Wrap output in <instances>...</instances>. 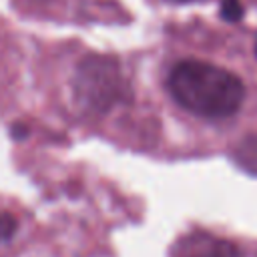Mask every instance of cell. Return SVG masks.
<instances>
[{"instance_id": "obj_1", "label": "cell", "mask_w": 257, "mask_h": 257, "mask_svg": "<svg viewBox=\"0 0 257 257\" xmlns=\"http://www.w3.org/2000/svg\"><path fill=\"white\" fill-rule=\"evenodd\" d=\"M167 86L183 108L205 118H227L245 100V84L237 74L203 60L179 62Z\"/></svg>"}, {"instance_id": "obj_2", "label": "cell", "mask_w": 257, "mask_h": 257, "mask_svg": "<svg viewBox=\"0 0 257 257\" xmlns=\"http://www.w3.org/2000/svg\"><path fill=\"white\" fill-rule=\"evenodd\" d=\"M72 92L84 112L104 114L126 98L128 86L116 58L90 54L76 66Z\"/></svg>"}, {"instance_id": "obj_3", "label": "cell", "mask_w": 257, "mask_h": 257, "mask_svg": "<svg viewBox=\"0 0 257 257\" xmlns=\"http://www.w3.org/2000/svg\"><path fill=\"white\" fill-rule=\"evenodd\" d=\"M183 257H241V253L229 241L203 237V239L193 241L189 251Z\"/></svg>"}, {"instance_id": "obj_4", "label": "cell", "mask_w": 257, "mask_h": 257, "mask_svg": "<svg viewBox=\"0 0 257 257\" xmlns=\"http://www.w3.org/2000/svg\"><path fill=\"white\" fill-rule=\"evenodd\" d=\"M237 161L245 169L257 173V137H247V139H243L239 143V147H237Z\"/></svg>"}, {"instance_id": "obj_5", "label": "cell", "mask_w": 257, "mask_h": 257, "mask_svg": "<svg viewBox=\"0 0 257 257\" xmlns=\"http://www.w3.org/2000/svg\"><path fill=\"white\" fill-rule=\"evenodd\" d=\"M243 4L239 0H223L221 2V16L227 22H239L243 18Z\"/></svg>"}, {"instance_id": "obj_6", "label": "cell", "mask_w": 257, "mask_h": 257, "mask_svg": "<svg viewBox=\"0 0 257 257\" xmlns=\"http://www.w3.org/2000/svg\"><path fill=\"white\" fill-rule=\"evenodd\" d=\"M16 231V219L10 213H0V243L10 239Z\"/></svg>"}, {"instance_id": "obj_7", "label": "cell", "mask_w": 257, "mask_h": 257, "mask_svg": "<svg viewBox=\"0 0 257 257\" xmlns=\"http://www.w3.org/2000/svg\"><path fill=\"white\" fill-rule=\"evenodd\" d=\"M255 56H257V38H255Z\"/></svg>"}, {"instance_id": "obj_8", "label": "cell", "mask_w": 257, "mask_h": 257, "mask_svg": "<svg viewBox=\"0 0 257 257\" xmlns=\"http://www.w3.org/2000/svg\"><path fill=\"white\" fill-rule=\"evenodd\" d=\"M177 2H191V0H177Z\"/></svg>"}]
</instances>
